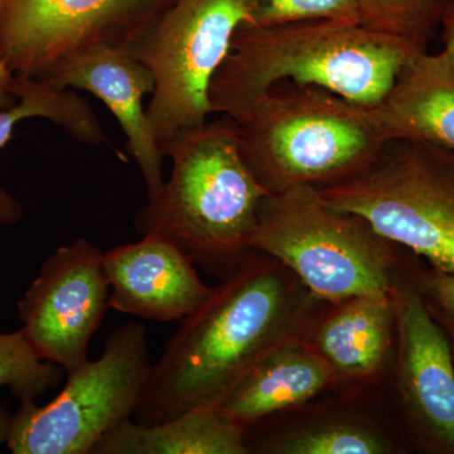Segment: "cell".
Returning <instances> with one entry per match:
<instances>
[{
    "instance_id": "6da1fadb",
    "label": "cell",
    "mask_w": 454,
    "mask_h": 454,
    "mask_svg": "<svg viewBox=\"0 0 454 454\" xmlns=\"http://www.w3.org/2000/svg\"><path fill=\"white\" fill-rule=\"evenodd\" d=\"M325 306L279 260L253 250L182 319L149 372L133 419L221 406L277 348L307 339Z\"/></svg>"
},
{
    "instance_id": "7a4b0ae2",
    "label": "cell",
    "mask_w": 454,
    "mask_h": 454,
    "mask_svg": "<svg viewBox=\"0 0 454 454\" xmlns=\"http://www.w3.org/2000/svg\"><path fill=\"white\" fill-rule=\"evenodd\" d=\"M423 52L411 42L363 23L304 20L241 26L212 79V114L239 121L283 82L317 86L356 106H378L403 68Z\"/></svg>"
},
{
    "instance_id": "3957f363",
    "label": "cell",
    "mask_w": 454,
    "mask_h": 454,
    "mask_svg": "<svg viewBox=\"0 0 454 454\" xmlns=\"http://www.w3.org/2000/svg\"><path fill=\"white\" fill-rule=\"evenodd\" d=\"M164 155L172 160L168 181L140 208L134 227L225 279L253 252L260 208L270 195L245 162L238 125L229 116L207 121L176 136Z\"/></svg>"
},
{
    "instance_id": "277c9868",
    "label": "cell",
    "mask_w": 454,
    "mask_h": 454,
    "mask_svg": "<svg viewBox=\"0 0 454 454\" xmlns=\"http://www.w3.org/2000/svg\"><path fill=\"white\" fill-rule=\"evenodd\" d=\"M235 122L245 162L270 195L355 177L387 143L372 109L291 82L274 86Z\"/></svg>"
},
{
    "instance_id": "5b68a950",
    "label": "cell",
    "mask_w": 454,
    "mask_h": 454,
    "mask_svg": "<svg viewBox=\"0 0 454 454\" xmlns=\"http://www.w3.org/2000/svg\"><path fill=\"white\" fill-rule=\"evenodd\" d=\"M250 247L279 260L325 303L394 295L402 286L399 247L363 217L328 207L315 187L268 195Z\"/></svg>"
},
{
    "instance_id": "8992f818",
    "label": "cell",
    "mask_w": 454,
    "mask_h": 454,
    "mask_svg": "<svg viewBox=\"0 0 454 454\" xmlns=\"http://www.w3.org/2000/svg\"><path fill=\"white\" fill-rule=\"evenodd\" d=\"M334 210L363 217L400 247L454 274V151L390 140L355 177L318 190Z\"/></svg>"
},
{
    "instance_id": "52a82bcc",
    "label": "cell",
    "mask_w": 454,
    "mask_h": 454,
    "mask_svg": "<svg viewBox=\"0 0 454 454\" xmlns=\"http://www.w3.org/2000/svg\"><path fill=\"white\" fill-rule=\"evenodd\" d=\"M152 365L145 325H119L103 355L68 372L49 404L20 403L5 446L13 454L92 453L104 435L133 418Z\"/></svg>"
},
{
    "instance_id": "ba28073f",
    "label": "cell",
    "mask_w": 454,
    "mask_h": 454,
    "mask_svg": "<svg viewBox=\"0 0 454 454\" xmlns=\"http://www.w3.org/2000/svg\"><path fill=\"white\" fill-rule=\"evenodd\" d=\"M247 22L243 0H169L128 47L153 74L146 114L163 153L176 136L207 121L212 79Z\"/></svg>"
},
{
    "instance_id": "9c48e42d",
    "label": "cell",
    "mask_w": 454,
    "mask_h": 454,
    "mask_svg": "<svg viewBox=\"0 0 454 454\" xmlns=\"http://www.w3.org/2000/svg\"><path fill=\"white\" fill-rule=\"evenodd\" d=\"M169 0H0V62L46 80L71 56L128 49Z\"/></svg>"
},
{
    "instance_id": "30bf717a",
    "label": "cell",
    "mask_w": 454,
    "mask_h": 454,
    "mask_svg": "<svg viewBox=\"0 0 454 454\" xmlns=\"http://www.w3.org/2000/svg\"><path fill=\"white\" fill-rule=\"evenodd\" d=\"M103 259L86 238L59 247L17 303L20 330L38 356L67 373L89 360L90 342L110 309Z\"/></svg>"
},
{
    "instance_id": "8fae6325",
    "label": "cell",
    "mask_w": 454,
    "mask_h": 454,
    "mask_svg": "<svg viewBox=\"0 0 454 454\" xmlns=\"http://www.w3.org/2000/svg\"><path fill=\"white\" fill-rule=\"evenodd\" d=\"M395 298L397 375L409 417L424 441L454 453V364L446 333L419 289L400 286Z\"/></svg>"
},
{
    "instance_id": "7c38bea8",
    "label": "cell",
    "mask_w": 454,
    "mask_h": 454,
    "mask_svg": "<svg viewBox=\"0 0 454 454\" xmlns=\"http://www.w3.org/2000/svg\"><path fill=\"white\" fill-rule=\"evenodd\" d=\"M61 89L85 90L94 95L115 116L127 138V149L145 179L148 201L163 191L162 149L143 100L154 91V77L139 59L121 46L90 47L71 56L47 77Z\"/></svg>"
},
{
    "instance_id": "4fadbf2b",
    "label": "cell",
    "mask_w": 454,
    "mask_h": 454,
    "mask_svg": "<svg viewBox=\"0 0 454 454\" xmlns=\"http://www.w3.org/2000/svg\"><path fill=\"white\" fill-rule=\"evenodd\" d=\"M110 309L158 322H181L207 300L214 286L175 245L145 235L104 253Z\"/></svg>"
},
{
    "instance_id": "5bb4252c",
    "label": "cell",
    "mask_w": 454,
    "mask_h": 454,
    "mask_svg": "<svg viewBox=\"0 0 454 454\" xmlns=\"http://www.w3.org/2000/svg\"><path fill=\"white\" fill-rule=\"evenodd\" d=\"M373 115L387 142L411 140L454 151V57L418 53Z\"/></svg>"
},
{
    "instance_id": "9a60e30c",
    "label": "cell",
    "mask_w": 454,
    "mask_h": 454,
    "mask_svg": "<svg viewBox=\"0 0 454 454\" xmlns=\"http://www.w3.org/2000/svg\"><path fill=\"white\" fill-rule=\"evenodd\" d=\"M395 328L394 295H360L325 303L307 337L339 379L365 381L389 357Z\"/></svg>"
},
{
    "instance_id": "2e32d148",
    "label": "cell",
    "mask_w": 454,
    "mask_h": 454,
    "mask_svg": "<svg viewBox=\"0 0 454 454\" xmlns=\"http://www.w3.org/2000/svg\"><path fill=\"white\" fill-rule=\"evenodd\" d=\"M336 381V376L307 339L277 348L221 405L244 429L265 418L304 404Z\"/></svg>"
},
{
    "instance_id": "e0dca14e",
    "label": "cell",
    "mask_w": 454,
    "mask_h": 454,
    "mask_svg": "<svg viewBox=\"0 0 454 454\" xmlns=\"http://www.w3.org/2000/svg\"><path fill=\"white\" fill-rule=\"evenodd\" d=\"M247 429L221 406L197 408L145 426L133 418L100 439L91 454H247Z\"/></svg>"
},
{
    "instance_id": "ac0fdd59",
    "label": "cell",
    "mask_w": 454,
    "mask_h": 454,
    "mask_svg": "<svg viewBox=\"0 0 454 454\" xmlns=\"http://www.w3.org/2000/svg\"><path fill=\"white\" fill-rule=\"evenodd\" d=\"M12 94L16 103L0 110V149L7 145L20 121L42 118L65 130L76 142L92 146L106 145V134L94 109L73 89H61L42 80L16 74ZM20 203L5 190H0V221L5 226L22 219Z\"/></svg>"
},
{
    "instance_id": "d6986e66",
    "label": "cell",
    "mask_w": 454,
    "mask_h": 454,
    "mask_svg": "<svg viewBox=\"0 0 454 454\" xmlns=\"http://www.w3.org/2000/svg\"><path fill=\"white\" fill-rule=\"evenodd\" d=\"M265 452L283 454H382L391 452L389 439L366 424L330 420L270 439Z\"/></svg>"
},
{
    "instance_id": "ffe728a7",
    "label": "cell",
    "mask_w": 454,
    "mask_h": 454,
    "mask_svg": "<svg viewBox=\"0 0 454 454\" xmlns=\"http://www.w3.org/2000/svg\"><path fill=\"white\" fill-rule=\"evenodd\" d=\"M450 0H357L360 20L375 31L403 38L427 51Z\"/></svg>"
},
{
    "instance_id": "44dd1931",
    "label": "cell",
    "mask_w": 454,
    "mask_h": 454,
    "mask_svg": "<svg viewBox=\"0 0 454 454\" xmlns=\"http://www.w3.org/2000/svg\"><path fill=\"white\" fill-rule=\"evenodd\" d=\"M65 372L62 367L38 356L20 328L0 333V387H7L20 403L55 389Z\"/></svg>"
},
{
    "instance_id": "7402d4cb",
    "label": "cell",
    "mask_w": 454,
    "mask_h": 454,
    "mask_svg": "<svg viewBox=\"0 0 454 454\" xmlns=\"http://www.w3.org/2000/svg\"><path fill=\"white\" fill-rule=\"evenodd\" d=\"M247 27H271L304 20L361 23L357 0H243Z\"/></svg>"
},
{
    "instance_id": "603a6c76",
    "label": "cell",
    "mask_w": 454,
    "mask_h": 454,
    "mask_svg": "<svg viewBox=\"0 0 454 454\" xmlns=\"http://www.w3.org/2000/svg\"><path fill=\"white\" fill-rule=\"evenodd\" d=\"M422 293L454 322V274L433 270L424 278Z\"/></svg>"
},
{
    "instance_id": "cb8c5ba5",
    "label": "cell",
    "mask_w": 454,
    "mask_h": 454,
    "mask_svg": "<svg viewBox=\"0 0 454 454\" xmlns=\"http://www.w3.org/2000/svg\"><path fill=\"white\" fill-rule=\"evenodd\" d=\"M14 74L7 65L0 62V110L11 106L16 103V97L12 94V86H13Z\"/></svg>"
},
{
    "instance_id": "d4e9b609",
    "label": "cell",
    "mask_w": 454,
    "mask_h": 454,
    "mask_svg": "<svg viewBox=\"0 0 454 454\" xmlns=\"http://www.w3.org/2000/svg\"><path fill=\"white\" fill-rule=\"evenodd\" d=\"M443 50L454 57V2L450 3L441 23Z\"/></svg>"
},
{
    "instance_id": "484cf974",
    "label": "cell",
    "mask_w": 454,
    "mask_h": 454,
    "mask_svg": "<svg viewBox=\"0 0 454 454\" xmlns=\"http://www.w3.org/2000/svg\"><path fill=\"white\" fill-rule=\"evenodd\" d=\"M12 417L13 414L8 409L0 406V447L7 444L9 430H11Z\"/></svg>"
},
{
    "instance_id": "4316f807",
    "label": "cell",
    "mask_w": 454,
    "mask_h": 454,
    "mask_svg": "<svg viewBox=\"0 0 454 454\" xmlns=\"http://www.w3.org/2000/svg\"><path fill=\"white\" fill-rule=\"evenodd\" d=\"M4 223L0 221V236H2L3 229H4ZM0 265H2V247H0Z\"/></svg>"
},
{
    "instance_id": "83f0119b",
    "label": "cell",
    "mask_w": 454,
    "mask_h": 454,
    "mask_svg": "<svg viewBox=\"0 0 454 454\" xmlns=\"http://www.w3.org/2000/svg\"><path fill=\"white\" fill-rule=\"evenodd\" d=\"M452 2H454V0H450V3H452ZM450 3H448V4H450Z\"/></svg>"
}]
</instances>
